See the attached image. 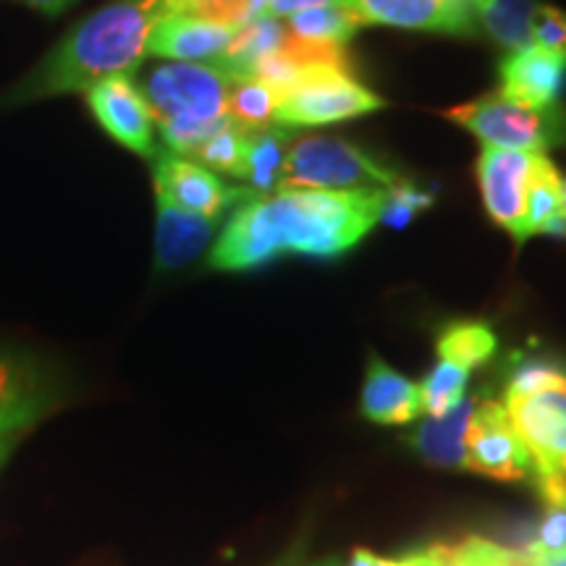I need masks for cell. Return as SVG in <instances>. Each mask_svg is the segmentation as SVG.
Returning <instances> with one entry per match:
<instances>
[{
    "mask_svg": "<svg viewBox=\"0 0 566 566\" xmlns=\"http://www.w3.org/2000/svg\"><path fill=\"white\" fill-rule=\"evenodd\" d=\"M386 189H292L239 205L210 250L212 271L239 273L283 254L334 260L380 221Z\"/></svg>",
    "mask_w": 566,
    "mask_h": 566,
    "instance_id": "cell-1",
    "label": "cell"
},
{
    "mask_svg": "<svg viewBox=\"0 0 566 566\" xmlns=\"http://www.w3.org/2000/svg\"><path fill=\"white\" fill-rule=\"evenodd\" d=\"M166 13V0H111L76 21L38 66L0 97V105L51 101L69 92H87L108 76H132L147 55L155 24Z\"/></svg>",
    "mask_w": 566,
    "mask_h": 566,
    "instance_id": "cell-2",
    "label": "cell"
},
{
    "mask_svg": "<svg viewBox=\"0 0 566 566\" xmlns=\"http://www.w3.org/2000/svg\"><path fill=\"white\" fill-rule=\"evenodd\" d=\"M231 76L212 63H163L139 84L166 150L195 155L231 122L226 116Z\"/></svg>",
    "mask_w": 566,
    "mask_h": 566,
    "instance_id": "cell-3",
    "label": "cell"
},
{
    "mask_svg": "<svg viewBox=\"0 0 566 566\" xmlns=\"http://www.w3.org/2000/svg\"><path fill=\"white\" fill-rule=\"evenodd\" d=\"M401 176L363 147L338 137L289 142L279 192L292 189H388Z\"/></svg>",
    "mask_w": 566,
    "mask_h": 566,
    "instance_id": "cell-4",
    "label": "cell"
},
{
    "mask_svg": "<svg viewBox=\"0 0 566 566\" xmlns=\"http://www.w3.org/2000/svg\"><path fill=\"white\" fill-rule=\"evenodd\" d=\"M446 118L472 132L485 147L501 150L543 153L548 147L566 145V111L558 105L551 108H530L516 101L491 92L478 101L457 105L446 111Z\"/></svg>",
    "mask_w": 566,
    "mask_h": 566,
    "instance_id": "cell-5",
    "label": "cell"
},
{
    "mask_svg": "<svg viewBox=\"0 0 566 566\" xmlns=\"http://www.w3.org/2000/svg\"><path fill=\"white\" fill-rule=\"evenodd\" d=\"M386 108V101L334 66H307L286 95L281 97L275 126H323L367 116Z\"/></svg>",
    "mask_w": 566,
    "mask_h": 566,
    "instance_id": "cell-6",
    "label": "cell"
},
{
    "mask_svg": "<svg viewBox=\"0 0 566 566\" xmlns=\"http://www.w3.org/2000/svg\"><path fill=\"white\" fill-rule=\"evenodd\" d=\"M467 470L478 475L516 483L533 475L535 464L527 446L509 420L504 401L483 399L475 405L464 438Z\"/></svg>",
    "mask_w": 566,
    "mask_h": 566,
    "instance_id": "cell-7",
    "label": "cell"
},
{
    "mask_svg": "<svg viewBox=\"0 0 566 566\" xmlns=\"http://www.w3.org/2000/svg\"><path fill=\"white\" fill-rule=\"evenodd\" d=\"M155 195L166 197L176 208L218 221L226 210L254 197L252 189L229 187L221 176L187 155L158 150L153 158Z\"/></svg>",
    "mask_w": 566,
    "mask_h": 566,
    "instance_id": "cell-8",
    "label": "cell"
},
{
    "mask_svg": "<svg viewBox=\"0 0 566 566\" xmlns=\"http://www.w3.org/2000/svg\"><path fill=\"white\" fill-rule=\"evenodd\" d=\"M84 97H87L92 118L113 142L142 155V158H155V153H158V147H155V118L132 76H108V80L92 84L84 92Z\"/></svg>",
    "mask_w": 566,
    "mask_h": 566,
    "instance_id": "cell-9",
    "label": "cell"
},
{
    "mask_svg": "<svg viewBox=\"0 0 566 566\" xmlns=\"http://www.w3.org/2000/svg\"><path fill=\"white\" fill-rule=\"evenodd\" d=\"M535 155L537 153L483 147L475 166L485 212L493 218L495 226L512 233L516 244L527 239L525 197Z\"/></svg>",
    "mask_w": 566,
    "mask_h": 566,
    "instance_id": "cell-10",
    "label": "cell"
},
{
    "mask_svg": "<svg viewBox=\"0 0 566 566\" xmlns=\"http://www.w3.org/2000/svg\"><path fill=\"white\" fill-rule=\"evenodd\" d=\"M349 9L363 24L451 34V38L478 34V21L464 0H352Z\"/></svg>",
    "mask_w": 566,
    "mask_h": 566,
    "instance_id": "cell-11",
    "label": "cell"
},
{
    "mask_svg": "<svg viewBox=\"0 0 566 566\" xmlns=\"http://www.w3.org/2000/svg\"><path fill=\"white\" fill-rule=\"evenodd\" d=\"M504 407L535 470H558L566 457V391L520 396L506 399Z\"/></svg>",
    "mask_w": 566,
    "mask_h": 566,
    "instance_id": "cell-12",
    "label": "cell"
},
{
    "mask_svg": "<svg viewBox=\"0 0 566 566\" xmlns=\"http://www.w3.org/2000/svg\"><path fill=\"white\" fill-rule=\"evenodd\" d=\"M237 27L210 21L192 13H166L150 34L147 53L176 63H212L229 53Z\"/></svg>",
    "mask_w": 566,
    "mask_h": 566,
    "instance_id": "cell-13",
    "label": "cell"
},
{
    "mask_svg": "<svg viewBox=\"0 0 566 566\" xmlns=\"http://www.w3.org/2000/svg\"><path fill=\"white\" fill-rule=\"evenodd\" d=\"M501 95L530 108H551L566 87V59L543 48L509 51L499 63Z\"/></svg>",
    "mask_w": 566,
    "mask_h": 566,
    "instance_id": "cell-14",
    "label": "cell"
},
{
    "mask_svg": "<svg viewBox=\"0 0 566 566\" xmlns=\"http://www.w3.org/2000/svg\"><path fill=\"white\" fill-rule=\"evenodd\" d=\"M51 405L45 375L27 354L0 346V436L32 428Z\"/></svg>",
    "mask_w": 566,
    "mask_h": 566,
    "instance_id": "cell-15",
    "label": "cell"
},
{
    "mask_svg": "<svg viewBox=\"0 0 566 566\" xmlns=\"http://www.w3.org/2000/svg\"><path fill=\"white\" fill-rule=\"evenodd\" d=\"M158 200V218H155V268L160 273H171L187 268L210 244L218 221L195 216L176 208L166 197L155 195Z\"/></svg>",
    "mask_w": 566,
    "mask_h": 566,
    "instance_id": "cell-16",
    "label": "cell"
},
{
    "mask_svg": "<svg viewBox=\"0 0 566 566\" xmlns=\"http://www.w3.org/2000/svg\"><path fill=\"white\" fill-rule=\"evenodd\" d=\"M359 407L370 422L409 424L422 415L420 386L394 370L378 354H370Z\"/></svg>",
    "mask_w": 566,
    "mask_h": 566,
    "instance_id": "cell-17",
    "label": "cell"
},
{
    "mask_svg": "<svg viewBox=\"0 0 566 566\" xmlns=\"http://www.w3.org/2000/svg\"><path fill=\"white\" fill-rule=\"evenodd\" d=\"M475 399H464L443 417H430L422 420L409 433V446L417 451L422 462L441 467V470H467L464 438L470 428L472 412H475Z\"/></svg>",
    "mask_w": 566,
    "mask_h": 566,
    "instance_id": "cell-18",
    "label": "cell"
},
{
    "mask_svg": "<svg viewBox=\"0 0 566 566\" xmlns=\"http://www.w3.org/2000/svg\"><path fill=\"white\" fill-rule=\"evenodd\" d=\"M562 174L546 155L537 153L527 181L525 233H562L566 237V218L562 210Z\"/></svg>",
    "mask_w": 566,
    "mask_h": 566,
    "instance_id": "cell-19",
    "label": "cell"
},
{
    "mask_svg": "<svg viewBox=\"0 0 566 566\" xmlns=\"http://www.w3.org/2000/svg\"><path fill=\"white\" fill-rule=\"evenodd\" d=\"M495 349H499V338H495L491 325L483 321L449 323L436 342L438 359L462 367L467 373L485 365Z\"/></svg>",
    "mask_w": 566,
    "mask_h": 566,
    "instance_id": "cell-20",
    "label": "cell"
},
{
    "mask_svg": "<svg viewBox=\"0 0 566 566\" xmlns=\"http://www.w3.org/2000/svg\"><path fill=\"white\" fill-rule=\"evenodd\" d=\"M289 142H292L289 132L279 129V126L250 134V139H247L242 181H250V189L254 195L279 192Z\"/></svg>",
    "mask_w": 566,
    "mask_h": 566,
    "instance_id": "cell-21",
    "label": "cell"
},
{
    "mask_svg": "<svg viewBox=\"0 0 566 566\" xmlns=\"http://www.w3.org/2000/svg\"><path fill=\"white\" fill-rule=\"evenodd\" d=\"M279 95L252 76H231L229 101H226V116L244 132L258 134L275 126L279 113Z\"/></svg>",
    "mask_w": 566,
    "mask_h": 566,
    "instance_id": "cell-22",
    "label": "cell"
},
{
    "mask_svg": "<svg viewBox=\"0 0 566 566\" xmlns=\"http://www.w3.org/2000/svg\"><path fill=\"white\" fill-rule=\"evenodd\" d=\"M363 21L346 6H321L289 17L286 30L296 40L328 42V45H346L357 34Z\"/></svg>",
    "mask_w": 566,
    "mask_h": 566,
    "instance_id": "cell-23",
    "label": "cell"
},
{
    "mask_svg": "<svg viewBox=\"0 0 566 566\" xmlns=\"http://www.w3.org/2000/svg\"><path fill=\"white\" fill-rule=\"evenodd\" d=\"M247 139H250V132H244L242 126L229 122L223 129H218L210 139H205L202 145L197 147L195 158L200 160L205 168H210V171L242 179Z\"/></svg>",
    "mask_w": 566,
    "mask_h": 566,
    "instance_id": "cell-24",
    "label": "cell"
},
{
    "mask_svg": "<svg viewBox=\"0 0 566 566\" xmlns=\"http://www.w3.org/2000/svg\"><path fill=\"white\" fill-rule=\"evenodd\" d=\"M467 380H470V373L438 359L433 370L424 375V380L420 384L422 412H428L430 417L449 415L464 399Z\"/></svg>",
    "mask_w": 566,
    "mask_h": 566,
    "instance_id": "cell-25",
    "label": "cell"
},
{
    "mask_svg": "<svg viewBox=\"0 0 566 566\" xmlns=\"http://www.w3.org/2000/svg\"><path fill=\"white\" fill-rule=\"evenodd\" d=\"M566 391V370L562 365L541 357L516 359L506 378V399Z\"/></svg>",
    "mask_w": 566,
    "mask_h": 566,
    "instance_id": "cell-26",
    "label": "cell"
},
{
    "mask_svg": "<svg viewBox=\"0 0 566 566\" xmlns=\"http://www.w3.org/2000/svg\"><path fill=\"white\" fill-rule=\"evenodd\" d=\"M446 566H533L527 551H514L488 537L470 535L457 546H443Z\"/></svg>",
    "mask_w": 566,
    "mask_h": 566,
    "instance_id": "cell-27",
    "label": "cell"
},
{
    "mask_svg": "<svg viewBox=\"0 0 566 566\" xmlns=\"http://www.w3.org/2000/svg\"><path fill=\"white\" fill-rule=\"evenodd\" d=\"M530 48H543L566 59V13L562 9L530 0Z\"/></svg>",
    "mask_w": 566,
    "mask_h": 566,
    "instance_id": "cell-28",
    "label": "cell"
},
{
    "mask_svg": "<svg viewBox=\"0 0 566 566\" xmlns=\"http://www.w3.org/2000/svg\"><path fill=\"white\" fill-rule=\"evenodd\" d=\"M535 548L548 551H566V509L558 504H546V514H543L541 527H537V541L533 543Z\"/></svg>",
    "mask_w": 566,
    "mask_h": 566,
    "instance_id": "cell-29",
    "label": "cell"
},
{
    "mask_svg": "<svg viewBox=\"0 0 566 566\" xmlns=\"http://www.w3.org/2000/svg\"><path fill=\"white\" fill-rule=\"evenodd\" d=\"M533 478L543 504H558L566 509V478L562 470H535Z\"/></svg>",
    "mask_w": 566,
    "mask_h": 566,
    "instance_id": "cell-30",
    "label": "cell"
},
{
    "mask_svg": "<svg viewBox=\"0 0 566 566\" xmlns=\"http://www.w3.org/2000/svg\"><path fill=\"white\" fill-rule=\"evenodd\" d=\"M352 0H271L265 17L271 19H289L294 13L307 11V9H321V6H346L349 9Z\"/></svg>",
    "mask_w": 566,
    "mask_h": 566,
    "instance_id": "cell-31",
    "label": "cell"
},
{
    "mask_svg": "<svg viewBox=\"0 0 566 566\" xmlns=\"http://www.w3.org/2000/svg\"><path fill=\"white\" fill-rule=\"evenodd\" d=\"M19 3L30 6L34 11L45 13V17H59V13L69 11L74 3H80V0H19Z\"/></svg>",
    "mask_w": 566,
    "mask_h": 566,
    "instance_id": "cell-32",
    "label": "cell"
},
{
    "mask_svg": "<svg viewBox=\"0 0 566 566\" xmlns=\"http://www.w3.org/2000/svg\"><path fill=\"white\" fill-rule=\"evenodd\" d=\"M346 566H396V562L394 558L373 554V551H367V548H354L349 564Z\"/></svg>",
    "mask_w": 566,
    "mask_h": 566,
    "instance_id": "cell-33",
    "label": "cell"
},
{
    "mask_svg": "<svg viewBox=\"0 0 566 566\" xmlns=\"http://www.w3.org/2000/svg\"><path fill=\"white\" fill-rule=\"evenodd\" d=\"M527 556H530V562H533V566H566V551H556V554H548V551L530 546Z\"/></svg>",
    "mask_w": 566,
    "mask_h": 566,
    "instance_id": "cell-34",
    "label": "cell"
},
{
    "mask_svg": "<svg viewBox=\"0 0 566 566\" xmlns=\"http://www.w3.org/2000/svg\"><path fill=\"white\" fill-rule=\"evenodd\" d=\"M396 566H428V556H424V551H415V554L396 558Z\"/></svg>",
    "mask_w": 566,
    "mask_h": 566,
    "instance_id": "cell-35",
    "label": "cell"
},
{
    "mask_svg": "<svg viewBox=\"0 0 566 566\" xmlns=\"http://www.w3.org/2000/svg\"><path fill=\"white\" fill-rule=\"evenodd\" d=\"M424 556H428V566H446L443 564V546L424 548Z\"/></svg>",
    "mask_w": 566,
    "mask_h": 566,
    "instance_id": "cell-36",
    "label": "cell"
},
{
    "mask_svg": "<svg viewBox=\"0 0 566 566\" xmlns=\"http://www.w3.org/2000/svg\"><path fill=\"white\" fill-rule=\"evenodd\" d=\"M192 3L195 0H166V9L168 13H187Z\"/></svg>",
    "mask_w": 566,
    "mask_h": 566,
    "instance_id": "cell-37",
    "label": "cell"
},
{
    "mask_svg": "<svg viewBox=\"0 0 566 566\" xmlns=\"http://www.w3.org/2000/svg\"><path fill=\"white\" fill-rule=\"evenodd\" d=\"M562 210H564V218H566V181L562 184Z\"/></svg>",
    "mask_w": 566,
    "mask_h": 566,
    "instance_id": "cell-38",
    "label": "cell"
},
{
    "mask_svg": "<svg viewBox=\"0 0 566 566\" xmlns=\"http://www.w3.org/2000/svg\"><path fill=\"white\" fill-rule=\"evenodd\" d=\"M558 470H562V475L566 478V457L562 459V462H558Z\"/></svg>",
    "mask_w": 566,
    "mask_h": 566,
    "instance_id": "cell-39",
    "label": "cell"
},
{
    "mask_svg": "<svg viewBox=\"0 0 566 566\" xmlns=\"http://www.w3.org/2000/svg\"><path fill=\"white\" fill-rule=\"evenodd\" d=\"M317 566H338V564H317Z\"/></svg>",
    "mask_w": 566,
    "mask_h": 566,
    "instance_id": "cell-40",
    "label": "cell"
}]
</instances>
